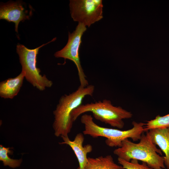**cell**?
<instances>
[{"mask_svg": "<svg viewBox=\"0 0 169 169\" xmlns=\"http://www.w3.org/2000/svg\"><path fill=\"white\" fill-rule=\"evenodd\" d=\"M152 141L165 154L164 165L169 169V126L148 131Z\"/></svg>", "mask_w": 169, "mask_h": 169, "instance_id": "10", "label": "cell"}, {"mask_svg": "<svg viewBox=\"0 0 169 169\" xmlns=\"http://www.w3.org/2000/svg\"><path fill=\"white\" fill-rule=\"evenodd\" d=\"M118 161L123 169H153L149 166L146 162H142L141 164H139L138 160L136 159H132L128 161L118 158Z\"/></svg>", "mask_w": 169, "mask_h": 169, "instance_id": "15", "label": "cell"}, {"mask_svg": "<svg viewBox=\"0 0 169 169\" xmlns=\"http://www.w3.org/2000/svg\"><path fill=\"white\" fill-rule=\"evenodd\" d=\"M169 126V114L163 116L157 115L155 119L147 121L144 126V132L155 129Z\"/></svg>", "mask_w": 169, "mask_h": 169, "instance_id": "13", "label": "cell"}, {"mask_svg": "<svg viewBox=\"0 0 169 169\" xmlns=\"http://www.w3.org/2000/svg\"><path fill=\"white\" fill-rule=\"evenodd\" d=\"M144 132L138 143H134L128 139L123 140L121 146L114 150V154L128 161L132 159L141 161L153 169L165 168L164 156L158 154L162 155L161 150L153 143L148 131L146 134Z\"/></svg>", "mask_w": 169, "mask_h": 169, "instance_id": "1", "label": "cell"}, {"mask_svg": "<svg viewBox=\"0 0 169 169\" xmlns=\"http://www.w3.org/2000/svg\"><path fill=\"white\" fill-rule=\"evenodd\" d=\"M9 147H5L0 146V160L3 161L4 166H8L12 168H15L20 166L22 162V159H13L10 158L8 154L13 153Z\"/></svg>", "mask_w": 169, "mask_h": 169, "instance_id": "14", "label": "cell"}, {"mask_svg": "<svg viewBox=\"0 0 169 169\" xmlns=\"http://www.w3.org/2000/svg\"><path fill=\"white\" fill-rule=\"evenodd\" d=\"M87 112H91L96 120L120 129L123 128L124 125L123 120L130 118L132 116L130 112L120 106H114L110 100L104 99L81 104L72 112L73 121L80 115Z\"/></svg>", "mask_w": 169, "mask_h": 169, "instance_id": "4", "label": "cell"}, {"mask_svg": "<svg viewBox=\"0 0 169 169\" xmlns=\"http://www.w3.org/2000/svg\"><path fill=\"white\" fill-rule=\"evenodd\" d=\"M24 73L21 71L17 76L9 78L0 83V96L4 99H13L17 95L22 87Z\"/></svg>", "mask_w": 169, "mask_h": 169, "instance_id": "11", "label": "cell"}, {"mask_svg": "<svg viewBox=\"0 0 169 169\" xmlns=\"http://www.w3.org/2000/svg\"><path fill=\"white\" fill-rule=\"evenodd\" d=\"M31 14L29 13L24 3L21 1H10L0 5V19L14 23L15 30L17 33L19 23L29 19Z\"/></svg>", "mask_w": 169, "mask_h": 169, "instance_id": "8", "label": "cell"}, {"mask_svg": "<svg viewBox=\"0 0 169 169\" xmlns=\"http://www.w3.org/2000/svg\"><path fill=\"white\" fill-rule=\"evenodd\" d=\"M69 7L73 20L86 27H90L103 18L101 0H70Z\"/></svg>", "mask_w": 169, "mask_h": 169, "instance_id": "7", "label": "cell"}, {"mask_svg": "<svg viewBox=\"0 0 169 169\" xmlns=\"http://www.w3.org/2000/svg\"><path fill=\"white\" fill-rule=\"evenodd\" d=\"M81 123L84 125L83 133L90 136L94 138L99 137H105L106 145L111 147H120L122 141L131 138L133 141L139 140L144 132L145 123L142 122H132L133 127L129 130L122 131L109 128L99 126L94 121L91 115L84 114L80 118Z\"/></svg>", "mask_w": 169, "mask_h": 169, "instance_id": "3", "label": "cell"}, {"mask_svg": "<svg viewBox=\"0 0 169 169\" xmlns=\"http://www.w3.org/2000/svg\"><path fill=\"white\" fill-rule=\"evenodd\" d=\"M95 89L94 86L91 84L85 87L79 85L75 91L60 98L53 111V127L56 136H68L74 122L71 117L72 112L82 104L85 97L92 96Z\"/></svg>", "mask_w": 169, "mask_h": 169, "instance_id": "2", "label": "cell"}, {"mask_svg": "<svg viewBox=\"0 0 169 169\" xmlns=\"http://www.w3.org/2000/svg\"><path fill=\"white\" fill-rule=\"evenodd\" d=\"M86 29V27L83 24L78 23L75 30L72 33L69 32L68 40L66 45L54 54L56 58L69 59L74 63L78 71L80 85L84 87L89 84L81 64L79 50L82 43V36Z\"/></svg>", "mask_w": 169, "mask_h": 169, "instance_id": "6", "label": "cell"}, {"mask_svg": "<svg viewBox=\"0 0 169 169\" xmlns=\"http://www.w3.org/2000/svg\"><path fill=\"white\" fill-rule=\"evenodd\" d=\"M61 137L63 141L59 143L68 145L72 148L79 162V167L77 169H85L88 162L87 155L93 150L92 145L88 144L83 146L84 137L81 133L77 134L73 141H71L68 136H62Z\"/></svg>", "mask_w": 169, "mask_h": 169, "instance_id": "9", "label": "cell"}, {"mask_svg": "<svg viewBox=\"0 0 169 169\" xmlns=\"http://www.w3.org/2000/svg\"><path fill=\"white\" fill-rule=\"evenodd\" d=\"M88 162L85 169H123L122 166L116 164L110 155L96 158L88 157Z\"/></svg>", "mask_w": 169, "mask_h": 169, "instance_id": "12", "label": "cell"}, {"mask_svg": "<svg viewBox=\"0 0 169 169\" xmlns=\"http://www.w3.org/2000/svg\"><path fill=\"white\" fill-rule=\"evenodd\" d=\"M56 39V38H54L47 43L33 49H28L19 44L16 46V52L19 56L22 67V71L24 74L25 78L33 87L40 91L51 87L53 83L45 75H42L40 74L41 71L37 66V56L41 48Z\"/></svg>", "mask_w": 169, "mask_h": 169, "instance_id": "5", "label": "cell"}]
</instances>
